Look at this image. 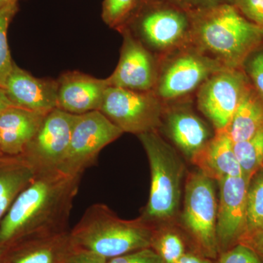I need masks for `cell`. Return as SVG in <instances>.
<instances>
[{
    "instance_id": "obj_21",
    "label": "cell",
    "mask_w": 263,
    "mask_h": 263,
    "mask_svg": "<svg viewBox=\"0 0 263 263\" xmlns=\"http://www.w3.org/2000/svg\"><path fill=\"white\" fill-rule=\"evenodd\" d=\"M262 128L263 101L251 84L224 130L235 143L247 141Z\"/></svg>"
},
{
    "instance_id": "obj_32",
    "label": "cell",
    "mask_w": 263,
    "mask_h": 263,
    "mask_svg": "<svg viewBox=\"0 0 263 263\" xmlns=\"http://www.w3.org/2000/svg\"><path fill=\"white\" fill-rule=\"evenodd\" d=\"M107 259L76 248L65 263H106Z\"/></svg>"
},
{
    "instance_id": "obj_12",
    "label": "cell",
    "mask_w": 263,
    "mask_h": 263,
    "mask_svg": "<svg viewBox=\"0 0 263 263\" xmlns=\"http://www.w3.org/2000/svg\"><path fill=\"white\" fill-rule=\"evenodd\" d=\"M120 59L106 81L109 86L138 91H154L159 64L153 53L129 29L122 30Z\"/></svg>"
},
{
    "instance_id": "obj_22",
    "label": "cell",
    "mask_w": 263,
    "mask_h": 263,
    "mask_svg": "<svg viewBox=\"0 0 263 263\" xmlns=\"http://www.w3.org/2000/svg\"><path fill=\"white\" fill-rule=\"evenodd\" d=\"M237 160L247 181L263 167V128L247 141L234 143Z\"/></svg>"
},
{
    "instance_id": "obj_27",
    "label": "cell",
    "mask_w": 263,
    "mask_h": 263,
    "mask_svg": "<svg viewBox=\"0 0 263 263\" xmlns=\"http://www.w3.org/2000/svg\"><path fill=\"white\" fill-rule=\"evenodd\" d=\"M215 263H262L257 254L243 243H238L234 247L221 252Z\"/></svg>"
},
{
    "instance_id": "obj_4",
    "label": "cell",
    "mask_w": 263,
    "mask_h": 263,
    "mask_svg": "<svg viewBox=\"0 0 263 263\" xmlns=\"http://www.w3.org/2000/svg\"><path fill=\"white\" fill-rule=\"evenodd\" d=\"M138 137L151 171L149 197L141 217L154 228L171 224L179 215L185 164L176 148L164 141L158 130Z\"/></svg>"
},
{
    "instance_id": "obj_28",
    "label": "cell",
    "mask_w": 263,
    "mask_h": 263,
    "mask_svg": "<svg viewBox=\"0 0 263 263\" xmlns=\"http://www.w3.org/2000/svg\"><path fill=\"white\" fill-rule=\"evenodd\" d=\"M245 65L251 84L263 101V51L254 52Z\"/></svg>"
},
{
    "instance_id": "obj_14",
    "label": "cell",
    "mask_w": 263,
    "mask_h": 263,
    "mask_svg": "<svg viewBox=\"0 0 263 263\" xmlns=\"http://www.w3.org/2000/svg\"><path fill=\"white\" fill-rule=\"evenodd\" d=\"M163 127L174 146L193 164L214 136L209 124L191 106L181 102L165 104L160 129Z\"/></svg>"
},
{
    "instance_id": "obj_24",
    "label": "cell",
    "mask_w": 263,
    "mask_h": 263,
    "mask_svg": "<svg viewBox=\"0 0 263 263\" xmlns=\"http://www.w3.org/2000/svg\"><path fill=\"white\" fill-rule=\"evenodd\" d=\"M247 231L263 230V167L254 174L247 190Z\"/></svg>"
},
{
    "instance_id": "obj_35",
    "label": "cell",
    "mask_w": 263,
    "mask_h": 263,
    "mask_svg": "<svg viewBox=\"0 0 263 263\" xmlns=\"http://www.w3.org/2000/svg\"><path fill=\"white\" fill-rule=\"evenodd\" d=\"M190 3H196V4H201V8H209V7L214 6V5H217L219 4H222L223 2L226 0H188Z\"/></svg>"
},
{
    "instance_id": "obj_37",
    "label": "cell",
    "mask_w": 263,
    "mask_h": 263,
    "mask_svg": "<svg viewBox=\"0 0 263 263\" xmlns=\"http://www.w3.org/2000/svg\"><path fill=\"white\" fill-rule=\"evenodd\" d=\"M9 246L10 245H0V261L3 259V256L8 250Z\"/></svg>"
},
{
    "instance_id": "obj_31",
    "label": "cell",
    "mask_w": 263,
    "mask_h": 263,
    "mask_svg": "<svg viewBox=\"0 0 263 263\" xmlns=\"http://www.w3.org/2000/svg\"><path fill=\"white\" fill-rule=\"evenodd\" d=\"M239 243L252 249L263 263V230L247 232Z\"/></svg>"
},
{
    "instance_id": "obj_13",
    "label": "cell",
    "mask_w": 263,
    "mask_h": 263,
    "mask_svg": "<svg viewBox=\"0 0 263 263\" xmlns=\"http://www.w3.org/2000/svg\"><path fill=\"white\" fill-rule=\"evenodd\" d=\"M219 185L216 238L220 252L239 243L247 231V190L248 181L243 177H226Z\"/></svg>"
},
{
    "instance_id": "obj_15",
    "label": "cell",
    "mask_w": 263,
    "mask_h": 263,
    "mask_svg": "<svg viewBox=\"0 0 263 263\" xmlns=\"http://www.w3.org/2000/svg\"><path fill=\"white\" fill-rule=\"evenodd\" d=\"M57 108L74 115L100 110L109 85L106 79L67 71L58 80Z\"/></svg>"
},
{
    "instance_id": "obj_16",
    "label": "cell",
    "mask_w": 263,
    "mask_h": 263,
    "mask_svg": "<svg viewBox=\"0 0 263 263\" xmlns=\"http://www.w3.org/2000/svg\"><path fill=\"white\" fill-rule=\"evenodd\" d=\"M4 89L13 106L41 112L57 108V80L34 77L15 63Z\"/></svg>"
},
{
    "instance_id": "obj_3",
    "label": "cell",
    "mask_w": 263,
    "mask_h": 263,
    "mask_svg": "<svg viewBox=\"0 0 263 263\" xmlns=\"http://www.w3.org/2000/svg\"><path fill=\"white\" fill-rule=\"evenodd\" d=\"M155 228L140 216L133 220L118 217L105 204L88 208L70 231L76 248L110 259L152 247Z\"/></svg>"
},
{
    "instance_id": "obj_2",
    "label": "cell",
    "mask_w": 263,
    "mask_h": 263,
    "mask_svg": "<svg viewBox=\"0 0 263 263\" xmlns=\"http://www.w3.org/2000/svg\"><path fill=\"white\" fill-rule=\"evenodd\" d=\"M191 44L227 68L241 69L263 41V29L233 5L198 9L191 15Z\"/></svg>"
},
{
    "instance_id": "obj_25",
    "label": "cell",
    "mask_w": 263,
    "mask_h": 263,
    "mask_svg": "<svg viewBox=\"0 0 263 263\" xmlns=\"http://www.w3.org/2000/svg\"><path fill=\"white\" fill-rule=\"evenodd\" d=\"M18 10V3H13L0 9V87L3 89L14 64L10 56L7 34L10 22Z\"/></svg>"
},
{
    "instance_id": "obj_39",
    "label": "cell",
    "mask_w": 263,
    "mask_h": 263,
    "mask_svg": "<svg viewBox=\"0 0 263 263\" xmlns=\"http://www.w3.org/2000/svg\"></svg>"
},
{
    "instance_id": "obj_9",
    "label": "cell",
    "mask_w": 263,
    "mask_h": 263,
    "mask_svg": "<svg viewBox=\"0 0 263 263\" xmlns=\"http://www.w3.org/2000/svg\"><path fill=\"white\" fill-rule=\"evenodd\" d=\"M250 85L241 69L227 68L211 76L199 88L197 108L215 131L226 129Z\"/></svg>"
},
{
    "instance_id": "obj_30",
    "label": "cell",
    "mask_w": 263,
    "mask_h": 263,
    "mask_svg": "<svg viewBox=\"0 0 263 263\" xmlns=\"http://www.w3.org/2000/svg\"><path fill=\"white\" fill-rule=\"evenodd\" d=\"M106 263H164L152 247L139 249L107 260Z\"/></svg>"
},
{
    "instance_id": "obj_26",
    "label": "cell",
    "mask_w": 263,
    "mask_h": 263,
    "mask_svg": "<svg viewBox=\"0 0 263 263\" xmlns=\"http://www.w3.org/2000/svg\"><path fill=\"white\" fill-rule=\"evenodd\" d=\"M136 0H104L102 18L111 28H119L135 6Z\"/></svg>"
},
{
    "instance_id": "obj_17",
    "label": "cell",
    "mask_w": 263,
    "mask_h": 263,
    "mask_svg": "<svg viewBox=\"0 0 263 263\" xmlns=\"http://www.w3.org/2000/svg\"><path fill=\"white\" fill-rule=\"evenodd\" d=\"M76 249L67 230L29 237L10 245L0 263H65Z\"/></svg>"
},
{
    "instance_id": "obj_6",
    "label": "cell",
    "mask_w": 263,
    "mask_h": 263,
    "mask_svg": "<svg viewBox=\"0 0 263 263\" xmlns=\"http://www.w3.org/2000/svg\"><path fill=\"white\" fill-rule=\"evenodd\" d=\"M216 181L200 170L190 172L184 186L181 224L208 258L219 252L216 238L218 200Z\"/></svg>"
},
{
    "instance_id": "obj_10",
    "label": "cell",
    "mask_w": 263,
    "mask_h": 263,
    "mask_svg": "<svg viewBox=\"0 0 263 263\" xmlns=\"http://www.w3.org/2000/svg\"><path fill=\"white\" fill-rule=\"evenodd\" d=\"M76 116L55 108L46 115L21 157L36 173L59 169L68 150Z\"/></svg>"
},
{
    "instance_id": "obj_11",
    "label": "cell",
    "mask_w": 263,
    "mask_h": 263,
    "mask_svg": "<svg viewBox=\"0 0 263 263\" xmlns=\"http://www.w3.org/2000/svg\"><path fill=\"white\" fill-rule=\"evenodd\" d=\"M135 36L149 51L162 57L191 44V19L179 10L161 8L145 13Z\"/></svg>"
},
{
    "instance_id": "obj_36",
    "label": "cell",
    "mask_w": 263,
    "mask_h": 263,
    "mask_svg": "<svg viewBox=\"0 0 263 263\" xmlns=\"http://www.w3.org/2000/svg\"><path fill=\"white\" fill-rule=\"evenodd\" d=\"M19 0H0V9L13 3H18Z\"/></svg>"
},
{
    "instance_id": "obj_8",
    "label": "cell",
    "mask_w": 263,
    "mask_h": 263,
    "mask_svg": "<svg viewBox=\"0 0 263 263\" xmlns=\"http://www.w3.org/2000/svg\"><path fill=\"white\" fill-rule=\"evenodd\" d=\"M123 133L100 110L76 115L68 150L59 169L82 176L96 162L100 152Z\"/></svg>"
},
{
    "instance_id": "obj_29",
    "label": "cell",
    "mask_w": 263,
    "mask_h": 263,
    "mask_svg": "<svg viewBox=\"0 0 263 263\" xmlns=\"http://www.w3.org/2000/svg\"><path fill=\"white\" fill-rule=\"evenodd\" d=\"M233 5L247 20L263 29V0H234Z\"/></svg>"
},
{
    "instance_id": "obj_34",
    "label": "cell",
    "mask_w": 263,
    "mask_h": 263,
    "mask_svg": "<svg viewBox=\"0 0 263 263\" xmlns=\"http://www.w3.org/2000/svg\"><path fill=\"white\" fill-rule=\"evenodd\" d=\"M11 106H13V105L7 96L5 90L3 88L0 87V114L4 111L5 109Z\"/></svg>"
},
{
    "instance_id": "obj_18",
    "label": "cell",
    "mask_w": 263,
    "mask_h": 263,
    "mask_svg": "<svg viewBox=\"0 0 263 263\" xmlns=\"http://www.w3.org/2000/svg\"><path fill=\"white\" fill-rule=\"evenodd\" d=\"M49 112L11 106L0 114V144L5 156H20L39 130Z\"/></svg>"
},
{
    "instance_id": "obj_5",
    "label": "cell",
    "mask_w": 263,
    "mask_h": 263,
    "mask_svg": "<svg viewBox=\"0 0 263 263\" xmlns=\"http://www.w3.org/2000/svg\"><path fill=\"white\" fill-rule=\"evenodd\" d=\"M160 64L154 91L165 104L197 91L211 76L227 69L192 44L162 57Z\"/></svg>"
},
{
    "instance_id": "obj_7",
    "label": "cell",
    "mask_w": 263,
    "mask_h": 263,
    "mask_svg": "<svg viewBox=\"0 0 263 263\" xmlns=\"http://www.w3.org/2000/svg\"><path fill=\"white\" fill-rule=\"evenodd\" d=\"M165 103L155 91H138L108 86L100 111L123 133L139 136L159 130Z\"/></svg>"
},
{
    "instance_id": "obj_20",
    "label": "cell",
    "mask_w": 263,
    "mask_h": 263,
    "mask_svg": "<svg viewBox=\"0 0 263 263\" xmlns=\"http://www.w3.org/2000/svg\"><path fill=\"white\" fill-rule=\"evenodd\" d=\"M36 171L21 156L0 157V224Z\"/></svg>"
},
{
    "instance_id": "obj_19",
    "label": "cell",
    "mask_w": 263,
    "mask_h": 263,
    "mask_svg": "<svg viewBox=\"0 0 263 263\" xmlns=\"http://www.w3.org/2000/svg\"><path fill=\"white\" fill-rule=\"evenodd\" d=\"M193 164L216 182L226 177L243 176L235 156L234 143L224 129L215 131Z\"/></svg>"
},
{
    "instance_id": "obj_23",
    "label": "cell",
    "mask_w": 263,
    "mask_h": 263,
    "mask_svg": "<svg viewBox=\"0 0 263 263\" xmlns=\"http://www.w3.org/2000/svg\"><path fill=\"white\" fill-rule=\"evenodd\" d=\"M151 247L160 255L164 263H175L186 253L181 235L170 227L155 228Z\"/></svg>"
},
{
    "instance_id": "obj_38",
    "label": "cell",
    "mask_w": 263,
    "mask_h": 263,
    "mask_svg": "<svg viewBox=\"0 0 263 263\" xmlns=\"http://www.w3.org/2000/svg\"><path fill=\"white\" fill-rule=\"evenodd\" d=\"M2 156H3V153H2L1 144H0V157H2Z\"/></svg>"
},
{
    "instance_id": "obj_1",
    "label": "cell",
    "mask_w": 263,
    "mask_h": 263,
    "mask_svg": "<svg viewBox=\"0 0 263 263\" xmlns=\"http://www.w3.org/2000/svg\"><path fill=\"white\" fill-rule=\"evenodd\" d=\"M81 176L60 169L36 174L2 221L0 245L67 231Z\"/></svg>"
},
{
    "instance_id": "obj_33",
    "label": "cell",
    "mask_w": 263,
    "mask_h": 263,
    "mask_svg": "<svg viewBox=\"0 0 263 263\" xmlns=\"http://www.w3.org/2000/svg\"><path fill=\"white\" fill-rule=\"evenodd\" d=\"M175 263H213L204 256L186 252Z\"/></svg>"
}]
</instances>
